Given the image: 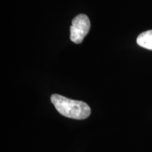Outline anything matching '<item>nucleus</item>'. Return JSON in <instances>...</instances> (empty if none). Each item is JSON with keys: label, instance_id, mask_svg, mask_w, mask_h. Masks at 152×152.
Wrapping results in <instances>:
<instances>
[{"label": "nucleus", "instance_id": "nucleus-1", "mask_svg": "<svg viewBox=\"0 0 152 152\" xmlns=\"http://www.w3.org/2000/svg\"><path fill=\"white\" fill-rule=\"evenodd\" d=\"M51 101L58 113L66 117L83 120L90 115V106L82 101L70 99L56 94L52 95Z\"/></svg>", "mask_w": 152, "mask_h": 152}, {"label": "nucleus", "instance_id": "nucleus-2", "mask_svg": "<svg viewBox=\"0 0 152 152\" xmlns=\"http://www.w3.org/2000/svg\"><path fill=\"white\" fill-rule=\"evenodd\" d=\"M90 29V19L85 14H79L73 18L71 26L70 38L73 42L80 44L83 41Z\"/></svg>", "mask_w": 152, "mask_h": 152}, {"label": "nucleus", "instance_id": "nucleus-3", "mask_svg": "<svg viewBox=\"0 0 152 152\" xmlns=\"http://www.w3.org/2000/svg\"><path fill=\"white\" fill-rule=\"evenodd\" d=\"M137 43L143 48L152 50V30L140 34L137 38Z\"/></svg>", "mask_w": 152, "mask_h": 152}]
</instances>
